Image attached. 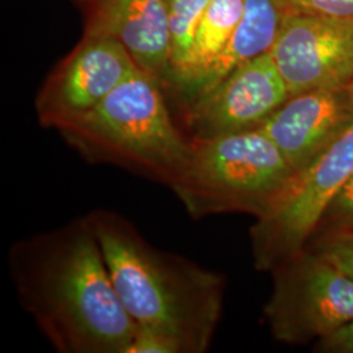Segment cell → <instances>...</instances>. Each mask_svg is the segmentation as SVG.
<instances>
[{
    "label": "cell",
    "mask_w": 353,
    "mask_h": 353,
    "mask_svg": "<svg viewBox=\"0 0 353 353\" xmlns=\"http://www.w3.org/2000/svg\"><path fill=\"white\" fill-rule=\"evenodd\" d=\"M288 12L284 0H243L239 26L227 48L186 93L190 101L214 88L237 67L270 52Z\"/></svg>",
    "instance_id": "7c38bea8"
},
{
    "label": "cell",
    "mask_w": 353,
    "mask_h": 353,
    "mask_svg": "<svg viewBox=\"0 0 353 353\" xmlns=\"http://www.w3.org/2000/svg\"><path fill=\"white\" fill-rule=\"evenodd\" d=\"M127 353H176V351L174 345L163 335L137 327Z\"/></svg>",
    "instance_id": "ac0fdd59"
},
{
    "label": "cell",
    "mask_w": 353,
    "mask_h": 353,
    "mask_svg": "<svg viewBox=\"0 0 353 353\" xmlns=\"http://www.w3.org/2000/svg\"><path fill=\"white\" fill-rule=\"evenodd\" d=\"M138 68L117 39L85 34L38 94L36 109L41 125L59 131L72 123Z\"/></svg>",
    "instance_id": "ba28073f"
},
{
    "label": "cell",
    "mask_w": 353,
    "mask_h": 353,
    "mask_svg": "<svg viewBox=\"0 0 353 353\" xmlns=\"http://www.w3.org/2000/svg\"><path fill=\"white\" fill-rule=\"evenodd\" d=\"M347 88H348V90H350V94H351V96H352V99H353V79H352V80H351V83H350V84H348V85H347Z\"/></svg>",
    "instance_id": "ffe728a7"
},
{
    "label": "cell",
    "mask_w": 353,
    "mask_h": 353,
    "mask_svg": "<svg viewBox=\"0 0 353 353\" xmlns=\"http://www.w3.org/2000/svg\"><path fill=\"white\" fill-rule=\"evenodd\" d=\"M210 3L211 0H165L172 43L169 81L186 63L194 34Z\"/></svg>",
    "instance_id": "5bb4252c"
},
{
    "label": "cell",
    "mask_w": 353,
    "mask_h": 353,
    "mask_svg": "<svg viewBox=\"0 0 353 353\" xmlns=\"http://www.w3.org/2000/svg\"><path fill=\"white\" fill-rule=\"evenodd\" d=\"M160 87L138 68L59 132L90 163L117 165L172 186L189 163L191 139L174 125Z\"/></svg>",
    "instance_id": "3957f363"
},
{
    "label": "cell",
    "mask_w": 353,
    "mask_h": 353,
    "mask_svg": "<svg viewBox=\"0 0 353 353\" xmlns=\"http://www.w3.org/2000/svg\"><path fill=\"white\" fill-rule=\"evenodd\" d=\"M270 55L290 96L347 87L353 79V20L290 11Z\"/></svg>",
    "instance_id": "52a82bcc"
},
{
    "label": "cell",
    "mask_w": 353,
    "mask_h": 353,
    "mask_svg": "<svg viewBox=\"0 0 353 353\" xmlns=\"http://www.w3.org/2000/svg\"><path fill=\"white\" fill-rule=\"evenodd\" d=\"M243 13V0H211L194 34L189 57L170 83L186 96L227 48Z\"/></svg>",
    "instance_id": "4fadbf2b"
},
{
    "label": "cell",
    "mask_w": 353,
    "mask_h": 353,
    "mask_svg": "<svg viewBox=\"0 0 353 353\" xmlns=\"http://www.w3.org/2000/svg\"><path fill=\"white\" fill-rule=\"evenodd\" d=\"M89 219L114 288L138 328L163 335L176 353L205 352L224 301V278L145 240L125 216L97 210Z\"/></svg>",
    "instance_id": "7a4b0ae2"
},
{
    "label": "cell",
    "mask_w": 353,
    "mask_h": 353,
    "mask_svg": "<svg viewBox=\"0 0 353 353\" xmlns=\"http://www.w3.org/2000/svg\"><path fill=\"white\" fill-rule=\"evenodd\" d=\"M310 249L353 280V230H330L322 234L318 233Z\"/></svg>",
    "instance_id": "9a60e30c"
},
{
    "label": "cell",
    "mask_w": 353,
    "mask_h": 353,
    "mask_svg": "<svg viewBox=\"0 0 353 353\" xmlns=\"http://www.w3.org/2000/svg\"><path fill=\"white\" fill-rule=\"evenodd\" d=\"M294 12L316 13L353 20V0H284Z\"/></svg>",
    "instance_id": "e0dca14e"
},
{
    "label": "cell",
    "mask_w": 353,
    "mask_h": 353,
    "mask_svg": "<svg viewBox=\"0 0 353 353\" xmlns=\"http://www.w3.org/2000/svg\"><path fill=\"white\" fill-rule=\"evenodd\" d=\"M270 52L237 67L214 88L191 102L194 138H214L258 128L290 99Z\"/></svg>",
    "instance_id": "9c48e42d"
},
{
    "label": "cell",
    "mask_w": 353,
    "mask_h": 353,
    "mask_svg": "<svg viewBox=\"0 0 353 353\" xmlns=\"http://www.w3.org/2000/svg\"><path fill=\"white\" fill-rule=\"evenodd\" d=\"M271 271L274 288L265 318L276 341H318L352 322L353 280L310 248Z\"/></svg>",
    "instance_id": "8992f818"
},
{
    "label": "cell",
    "mask_w": 353,
    "mask_h": 353,
    "mask_svg": "<svg viewBox=\"0 0 353 353\" xmlns=\"http://www.w3.org/2000/svg\"><path fill=\"white\" fill-rule=\"evenodd\" d=\"M87 34L125 46L141 71L169 81L172 43L165 0H92Z\"/></svg>",
    "instance_id": "8fae6325"
},
{
    "label": "cell",
    "mask_w": 353,
    "mask_h": 353,
    "mask_svg": "<svg viewBox=\"0 0 353 353\" xmlns=\"http://www.w3.org/2000/svg\"><path fill=\"white\" fill-rule=\"evenodd\" d=\"M330 230H353V173L328 202L316 233Z\"/></svg>",
    "instance_id": "2e32d148"
},
{
    "label": "cell",
    "mask_w": 353,
    "mask_h": 353,
    "mask_svg": "<svg viewBox=\"0 0 353 353\" xmlns=\"http://www.w3.org/2000/svg\"><path fill=\"white\" fill-rule=\"evenodd\" d=\"M294 170L261 128L191 138V154L170 186L192 217L245 212L258 217Z\"/></svg>",
    "instance_id": "277c9868"
},
{
    "label": "cell",
    "mask_w": 353,
    "mask_h": 353,
    "mask_svg": "<svg viewBox=\"0 0 353 353\" xmlns=\"http://www.w3.org/2000/svg\"><path fill=\"white\" fill-rule=\"evenodd\" d=\"M353 173V123L310 164L296 172L250 230L254 265L271 271L301 252L326 205Z\"/></svg>",
    "instance_id": "5b68a950"
},
{
    "label": "cell",
    "mask_w": 353,
    "mask_h": 353,
    "mask_svg": "<svg viewBox=\"0 0 353 353\" xmlns=\"http://www.w3.org/2000/svg\"><path fill=\"white\" fill-rule=\"evenodd\" d=\"M353 123L347 87L312 89L290 96L261 128L292 169L301 170Z\"/></svg>",
    "instance_id": "30bf717a"
},
{
    "label": "cell",
    "mask_w": 353,
    "mask_h": 353,
    "mask_svg": "<svg viewBox=\"0 0 353 353\" xmlns=\"http://www.w3.org/2000/svg\"><path fill=\"white\" fill-rule=\"evenodd\" d=\"M316 348L322 353H353V321L316 341Z\"/></svg>",
    "instance_id": "d6986e66"
},
{
    "label": "cell",
    "mask_w": 353,
    "mask_h": 353,
    "mask_svg": "<svg viewBox=\"0 0 353 353\" xmlns=\"http://www.w3.org/2000/svg\"><path fill=\"white\" fill-rule=\"evenodd\" d=\"M8 267L23 309L58 352L127 353L137 325L88 214L14 242Z\"/></svg>",
    "instance_id": "6da1fadb"
}]
</instances>
